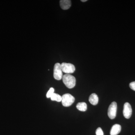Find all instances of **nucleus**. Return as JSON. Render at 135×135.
Listing matches in <instances>:
<instances>
[{
    "label": "nucleus",
    "instance_id": "nucleus-11",
    "mask_svg": "<svg viewBox=\"0 0 135 135\" xmlns=\"http://www.w3.org/2000/svg\"><path fill=\"white\" fill-rule=\"evenodd\" d=\"M52 101H55L59 102L62 101V97L58 94L54 93L50 97Z\"/></svg>",
    "mask_w": 135,
    "mask_h": 135
},
{
    "label": "nucleus",
    "instance_id": "nucleus-15",
    "mask_svg": "<svg viewBox=\"0 0 135 135\" xmlns=\"http://www.w3.org/2000/svg\"><path fill=\"white\" fill-rule=\"evenodd\" d=\"M87 1H88V0H81V1L82 2H86Z\"/></svg>",
    "mask_w": 135,
    "mask_h": 135
},
{
    "label": "nucleus",
    "instance_id": "nucleus-4",
    "mask_svg": "<svg viewBox=\"0 0 135 135\" xmlns=\"http://www.w3.org/2000/svg\"><path fill=\"white\" fill-rule=\"evenodd\" d=\"M61 66L62 72L66 74L73 73L75 70L74 65L70 63L63 62L61 64Z\"/></svg>",
    "mask_w": 135,
    "mask_h": 135
},
{
    "label": "nucleus",
    "instance_id": "nucleus-8",
    "mask_svg": "<svg viewBox=\"0 0 135 135\" xmlns=\"http://www.w3.org/2000/svg\"><path fill=\"white\" fill-rule=\"evenodd\" d=\"M121 127L119 124H116L113 125L111 128L110 134L111 135H117L120 133Z\"/></svg>",
    "mask_w": 135,
    "mask_h": 135
},
{
    "label": "nucleus",
    "instance_id": "nucleus-3",
    "mask_svg": "<svg viewBox=\"0 0 135 135\" xmlns=\"http://www.w3.org/2000/svg\"><path fill=\"white\" fill-rule=\"evenodd\" d=\"M53 76L56 80H59L62 79L63 77L62 71L61 64L59 63H56L54 66Z\"/></svg>",
    "mask_w": 135,
    "mask_h": 135
},
{
    "label": "nucleus",
    "instance_id": "nucleus-14",
    "mask_svg": "<svg viewBox=\"0 0 135 135\" xmlns=\"http://www.w3.org/2000/svg\"><path fill=\"white\" fill-rule=\"evenodd\" d=\"M129 86L131 89L135 91V81L129 84Z\"/></svg>",
    "mask_w": 135,
    "mask_h": 135
},
{
    "label": "nucleus",
    "instance_id": "nucleus-5",
    "mask_svg": "<svg viewBox=\"0 0 135 135\" xmlns=\"http://www.w3.org/2000/svg\"><path fill=\"white\" fill-rule=\"evenodd\" d=\"M117 104L116 102L111 104L108 110V115L111 119H113L116 117L117 113Z\"/></svg>",
    "mask_w": 135,
    "mask_h": 135
},
{
    "label": "nucleus",
    "instance_id": "nucleus-1",
    "mask_svg": "<svg viewBox=\"0 0 135 135\" xmlns=\"http://www.w3.org/2000/svg\"><path fill=\"white\" fill-rule=\"evenodd\" d=\"M63 82L68 88L72 89L75 87L76 84L75 77L70 74H66L63 76Z\"/></svg>",
    "mask_w": 135,
    "mask_h": 135
},
{
    "label": "nucleus",
    "instance_id": "nucleus-9",
    "mask_svg": "<svg viewBox=\"0 0 135 135\" xmlns=\"http://www.w3.org/2000/svg\"><path fill=\"white\" fill-rule=\"evenodd\" d=\"M89 100L90 103L93 105H95L98 103L99 99L97 95L95 93H93L90 96Z\"/></svg>",
    "mask_w": 135,
    "mask_h": 135
},
{
    "label": "nucleus",
    "instance_id": "nucleus-10",
    "mask_svg": "<svg viewBox=\"0 0 135 135\" xmlns=\"http://www.w3.org/2000/svg\"><path fill=\"white\" fill-rule=\"evenodd\" d=\"M76 107L78 110L82 112H85L87 109L86 104L84 102H80L78 103L76 105Z\"/></svg>",
    "mask_w": 135,
    "mask_h": 135
},
{
    "label": "nucleus",
    "instance_id": "nucleus-12",
    "mask_svg": "<svg viewBox=\"0 0 135 135\" xmlns=\"http://www.w3.org/2000/svg\"><path fill=\"white\" fill-rule=\"evenodd\" d=\"M54 91H55V89L53 88H50L49 90L47 92V94H46V97L47 98H50L54 94Z\"/></svg>",
    "mask_w": 135,
    "mask_h": 135
},
{
    "label": "nucleus",
    "instance_id": "nucleus-6",
    "mask_svg": "<svg viewBox=\"0 0 135 135\" xmlns=\"http://www.w3.org/2000/svg\"><path fill=\"white\" fill-rule=\"evenodd\" d=\"M132 109L131 105L128 103H125L123 106V114L125 118L128 119L131 117Z\"/></svg>",
    "mask_w": 135,
    "mask_h": 135
},
{
    "label": "nucleus",
    "instance_id": "nucleus-2",
    "mask_svg": "<svg viewBox=\"0 0 135 135\" xmlns=\"http://www.w3.org/2000/svg\"><path fill=\"white\" fill-rule=\"evenodd\" d=\"M75 101V98L69 94H64L62 97V103L63 106L68 107L72 105Z\"/></svg>",
    "mask_w": 135,
    "mask_h": 135
},
{
    "label": "nucleus",
    "instance_id": "nucleus-13",
    "mask_svg": "<svg viewBox=\"0 0 135 135\" xmlns=\"http://www.w3.org/2000/svg\"><path fill=\"white\" fill-rule=\"evenodd\" d=\"M96 134L97 135H104L103 132L101 128L99 127L97 129L96 131Z\"/></svg>",
    "mask_w": 135,
    "mask_h": 135
},
{
    "label": "nucleus",
    "instance_id": "nucleus-7",
    "mask_svg": "<svg viewBox=\"0 0 135 135\" xmlns=\"http://www.w3.org/2000/svg\"><path fill=\"white\" fill-rule=\"evenodd\" d=\"M60 5L62 9H68L71 5V1L70 0H61L60 1Z\"/></svg>",
    "mask_w": 135,
    "mask_h": 135
}]
</instances>
